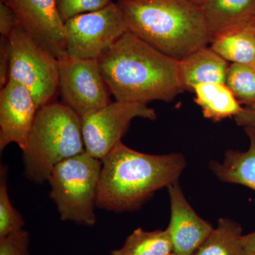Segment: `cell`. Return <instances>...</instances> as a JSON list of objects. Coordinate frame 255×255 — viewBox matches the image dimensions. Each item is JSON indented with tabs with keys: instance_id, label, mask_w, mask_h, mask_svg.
<instances>
[{
	"instance_id": "6da1fadb",
	"label": "cell",
	"mask_w": 255,
	"mask_h": 255,
	"mask_svg": "<svg viewBox=\"0 0 255 255\" xmlns=\"http://www.w3.org/2000/svg\"><path fill=\"white\" fill-rule=\"evenodd\" d=\"M116 101L147 105L169 102L185 91L179 61L128 31L98 59Z\"/></svg>"
},
{
	"instance_id": "7a4b0ae2",
	"label": "cell",
	"mask_w": 255,
	"mask_h": 255,
	"mask_svg": "<svg viewBox=\"0 0 255 255\" xmlns=\"http://www.w3.org/2000/svg\"><path fill=\"white\" fill-rule=\"evenodd\" d=\"M102 161L96 205L117 214L140 209L157 191L179 182L187 167L182 153L150 155L122 141Z\"/></svg>"
},
{
	"instance_id": "3957f363",
	"label": "cell",
	"mask_w": 255,
	"mask_h": 255,
	"mask_svg": "<svg viewBox=\"0 0 255 255\" xmlns=\"http://www.w3.org/2000/svg\"><path fill=\"white\" fill-rule=\"evenodd\" d=\"M117 4L128 31L177 61L212 41L202 6L191 0H119Z\"/></svg>"
},
{
	"instance_id": "277c9868",
	"label": "cell",
	"mask_w": 255,
	"mask_h": 255,
	"mask_svg": "<svg viewBox=\"0 0 255 255\" xmlns=\"http://www.w3.org/2000/svg\"><path fill=\"white\" fill-rule=\"evenodd\" d=\"M84 152L81 117L63 102L48 104L38 109L23 151L25 177L43 184L57 164Z\"/></svg>"
},
{
	"instance_id": "5b68a950",
	"label": "cell",
	"mask_w": 255,
	"mask_h": 255,
	"mask_svg": "<svg viewBox=\"0 0 255 255\" xmlns=\"http://www.w3.org/2000/svg\"><path fill=\"white\" fill-rule=\"evenodd\" d=\"M102 168V161L86 151L53 168L47 182L50 186V198L62 221L87 227L95 226Z\"/></svg>"
},
{
	"instance_id": "8992f818",
	"label": "cell",
	"mask_w": 255,
	"mask_h": 255,
	"mask_svg": "<svg viewBox=\"0 0 255 255\" xmlns=\"http://www.w3.org/2000/svg\"><path fill=\"white\" fill-rule=\"evenodd\" d=\"M8 38L9 79L27 89L38 108L54 102L59 89L58 58L43 49L18 23Z\"/></svg>"
},
{
	"instance_id": "52a82bcc",
	"label": "cell",
	"mask_w": 255,
	"mask_h": 255,
	"mask_svg": "<svg viewBox=\"0 0 255 255\" xmlns=\"http://www.w3.org/2000/svg\"><path fill=\"white\" fill-rule=\"evenodd\" d=\"M67 54L81 59L98 60L128 31L118 4L85 13L65 22Z\"/></svg>"
},
{
	"instance_id": "ba28073f",
	"label": "cell",
	"mask_w": 255,
	"mask_h": 255,
	"mask_svg": "<svg viewBox=\"0 0 255 255\" xmlns=\"http://www.w3.org/2000/svg\"><path fill=\"white\" fill-rule=\"evenodd\" d=\"M58 60L62 102L82 119L112 102L98 60L81 59L65 53Z\"/></svg>"
},
{
	"instance_id": "9c48e42d",
	"label": "cell",
	"mask_w": 255,
	"mask_h": 255,
	"mask_svg": "<svg viewBox=\"0 0 255 255\" xmlns=\"http://www.w3.org/2000/svg\"><path fill=\"white\" fill-rule=\"evenodd\" d=\"M156 120L157 114L147 105L116 101L82 119L85 151L102 160L122 141L134 119Z\"/></svg>"
},
{
	"instance_id": "30bf717a",
	"label": "cell",
	"mask_w": 255,
	"mask_h": 255,
	"mask_svg": "<svg viewBox=\"0 0 255 255\" xmlns=\"http://www.w3.org/2000/svg\"><path fill=\"white\" fill-rule=\"evenodd\" d=\"M14 11L18 24L35 41L58 58L66 53L65 22L57 0H1Z\"/></svg>"
},
{
	"instance_id": "8fae6325",
	"label": "cell",
	"mask_w": 255,
	"mask_h": 255,
	"mask_svg": "<svg viewBox=\"0 0 255 255\" xmlns=\"http://www.w3.org/2000/svg\"><path fill=\"white\" fill-rule=\"evenodd\" d=\"M26 87L9 79L0 91V151L9 144H17L22 152L38 110Z\"/></svg>"
},
{
	"instance_id": "7c38bea8",
	"label": "cell",
	"mask_w": 255,
	"mask_h": 255,
	"mask_svg": "<svg viewBox=\"0 0 255 255\" xmlns=\"http://www.w3.org/2000/svg\"><path fill=\"white\" fill-rule=\"evenodd\" d=\"M170 201V221L167 228L173 253L194 255L214 230L188 202L179 182L167 188Z\"/></svg>"
},
{
	"instance_id": "4fadbf2b",
	"label": "cell",
	"mask_w": 255,
	"mask_h": 255,
	"mask_svg": "<svg viewBox=\"0 0 255 255\" xmlns=\"http://www.w3.org/2000/svg\"><path fill=\"white\" fill-rule=\"evenodd\" d=\"M230 65L211 47H203L179 60V73L185 91L199 84H226Z\"/></svg>"
},
{
	"instance_id": "5bb4252c",
	"label": "cell",
	"mask_w": 255,
	"mask_h": 255,
	"mask_svg": "<svg viewBox=\"0 0 255 255\" xmlns=\"http://www.w3.org/2000/svg\"><path fill=\"white\" fill-rule=\"evenodd\" d=\"M249 137L246 151L228 150L221 162L211 160L209 169L221 182L244 186L255 191V130L245 128Z\"/></svg>"
},
{
	"instance_id": "9a60e30c",
	"label": "cell",
	"mask_w": 255,
	"mask_h": 255,
	"mask_svg": "<svg viewBox=\"0 0 255 255\" xmlns=\"http://www.w3.org/2000/svg\"><path fill=\"white\" fill-rule=\"evenodd\" d=\"M202 9L214 37L251 24L255 16V0H206Z\"/></svg>"
},
{
	"instance_id": "2e32d148",
	"label": "cell",
	"mask_w": 255,
	"mask_h": 255,
	"mask_svg": "<svg viewBox=\"0 0 255 255\" xmlns=\"http://www.w3.org/2000/svg\"><path fill=\"white\" fill-rule=\"evenodd\" d=\"M194 101L202 110L205 118L220 122L227 118H234L241 113L243 107L226 84H199L193 87Z\"/></svg>"
},
{
	"instance_id": "e0dca14e",
	"label": "cell",
	"mask_w": 255,
	"mask_h": 255,
	"mask_svg": "<svg viewBox=\"0 0 255 255\" xmlns=\"http://www.w3.org/2000/svg\"><path fill=\"white\" fill-rule=\"evenodd\" d=\"M210 44L228 62L255 66V28L251 23L213 37Z\"/></svg>"
},
{
	"instance_id": "ac0fdd59",
	"label": "cell",
	"mask_w": 255,
	"mask_h": 255,
	"mask_svg": "<svg viewBox=\"0 0 255 255\" xmlns=\"http://www.w3.org/2000/svg\"><path fill=\"white\" fill-rule=\"evenodd\" d=\"M243 228L237 221L222 218L194 255H243Z\"/></svg>"
},
{
	"instance_id": "d6986e66",
	"label": "cell",
	"mask_w": 255,
	"mask_h": 255,
	"mask_svg": "<svg viewBox=\"0 0 255 255\" xmlns=\"http://www.w3.org/2000/svg\"><path fill=\"white\" fill-rule=\"evenodd\" d=\"M173 253L167 230L144 231L137 228L128 236L124 246L108 255H169Z\"/></svg>"
},
{
	"instance_id": "ffe728a7",
	"label": "cell",
	"mask_w": 255,
	"mask_h": 255,
	"mask_svg": "<svg viewBox=\"0 0 255 255\" xmlns=\"http://www.w3.org/2000/svg\"><path fill=\"white\" fill-rule=\"evenodd\" d=\"M226 85L236 98L245 106L255 105V66L231 63Z\"/></svg>"
},
{
	"instance_id": "44dd1931",
	"label": "cell",
	"mask_w": 255,
	"mask_h": 255,
	"mask_svg": "<svg viewBox=\"0 0 255 255\" xmlns=\"http://www.w3.org/2000/svg\"><path fill=\"white\" fill-rule=\"evenodd\" d=\"M7 168L0 169V240L23 231L24 221L11 200L7 187Z\"/></svg>"
},
{
	"instance_id": "7402d4cb",
	"label": "cell",
	"mask_w": 255,
	"mask_h": 255,
	"mask_svg": "<svg viewBox=\"0 0 255 255\" xmlns=\"http://www.w3.org/2000/svg\"><path fill=\"white\" fill-rule=\"evenodd\" d=\"M112 2V0H57L58 11L64 22L78 15L103 9Z\"/></svg>"
},
{
	"instance_id": "603a6c76",
	"label": "cell",
	"mask_w": 255,
	"mask_h": 255,
	"mask_svg": "<svg viewBox=\"0 0 255 255\" xmlns=\"http://www.w3.org/2000/svg\"><path fill=\"white\" fill-rule=\"evenodd\" d=\"M30 236L23 231L0 240V255H30Z\"/></svg>"
},
{
	"instance_id": "cb8c5ba5",
	"label": "cell",
	"mask_w": 255,
	"mask_h": 255,
	"mask_svg": "<svg viewBox=\"0 0 255 255\" xmlns=\"http://www.w3.org/2000/svg\"><path fill=\"white\" fill-rule=\"evenodd\" d=\"M17 18L13 10L6 3L0 2V33L1 36L9 38L17 25Z\"/></svg>"
},
{
	"instance_id": "d4e9b609",
	"label": "cell",
	"mask_w": 255,
	"mask_h": 255,
	"mask_svg": "<svg viewBox=\"0 0 255 255\" xmlns=\"http://www.w3.org/2000/svg\"><path fill=\"white\" fill-rule=\"evenodd\" d=\"M10 49L9 38L0 40V87L3 88L9 80Z\"/></svg>"
},
{
	"instance_id": "484cf974",
	"label": "cell",
	"mask_w": 255,
	"mask_h": 255,
	"mask_svg": "<svg viewBox=\"0 0 255 255\" xmlns=\"http://www.w3.org/2000/svg\"><path fill=\"white\" fill-rule=\"evenodd\" d=\"M240 127L250 128L255 130V105L243 107L241 113L233 118Z\"/></svg>"
},
{
	"instance_id": "4316f807",
	"label": "cell",
	"mask_w": 255,
	"mask_h": 255,
	"mask_svg": "<svg viewBox=\"0 0 255 255\" xmlns=\"http://www.w3.org/2000/svg\"><path fill=\"white\" fill-rule=\"evenodd\" d=\"M241 242L243 255H255V231L243 235Z\"/></svg>"
},
{
	"instance_id": "83f0119b",
	"label": "cell",
	"mask_w": 255,
	"mask_h": 255,
	"mask_svg": "<svg viewBox=\"0 0 255 255\" xmlns=\"http://www.w3.org/2000/svg\"><path fill=\"white\" fill-rule=\"evenodd\" d=\"M191 1H194L196 4L200 5V6H202V5L204 4V2H205L206 0H191Z\"/></svg>"
},
{
	"instance_id": "f1b7e54d",
	"label": "cell",
	"mask_w": 255,
	"mask_h": 255,
	"mask_svg": "<svg viewBox=\"0 0 255 255\" xmlns=\"http://www.w3.org/2000/svg\"><path fill=\"white\" fill-rule=\"evenodd\" d=\"M251 24L255 28V18H253V21H252Z\"/></svg>"
},
{
	"instance_id": "f546056e",
	"label": "cell",
	"mask_w": 255,
	"mask_h": 255,
	"mask_svg": "<svg viewBox=\"0 0 255 255\" xmlns=\"http://www.w3.org/2000/svg\"><path fill=\"white\" fill-rule=\"evenodd\" d=\"M174 255V253H172V254H170V255Z\"/></svg>"
}]
</instances>
